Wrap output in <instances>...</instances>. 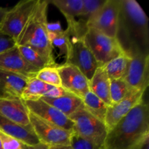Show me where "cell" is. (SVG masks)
<instances>
[{
    "label": "cell",
    "instance_id": "32",
    "mask_svg": "<svg viewBox=\"0 0 149 149\" xmlns=\"http://www.w3.org/2000/svg\"><path fill=\"white\" fill-rule=\"evenodd\" d=\"M49 146L46 144L42 143H39L34 145H27V144H23V149H49Z\"/></svg>",
    "mask_w": 149,
    "mask_h": 149
},
{
    "label": "cell",
    "instance_id": "15",
    "mask_svg": "<svg viewBox=\"0 0 149 149\" xmlns=\"http://www.w3.org/2000/svg\"><path fill=\"white\" fill-rule=\"evenodd\" d=\"M62 87H54L36 78L29 79L21 95L23 100H36L42 97H58L66 94Z\"/></svg>",
    "mask_w": 149,
    "mask_h": 149
},
{
    "label": "cell",
    "instance_id": "29",
    "mask_svg": "<svg viewBox=\"0 0 149 149\" xmlns=\"http://www.w3.org/2000/svg\"><path fill=\"white\" fill-rule=\"evenodd\" d=\"M70 147L71 149H101L98 148L94 143L88 140L79 136L77 133L73 131L70 138Z\"/></svg>",
    "mask_w": 149,
    "mask_h": 149
},
{
    "label": "cell",
    "instance_id": "7",
    "mask_svg": "<svg viewBox=\"0 0 149 149\" xmlns=\"http://www.w3.org/2000/svg\"><path fill=\"white\" fill-rule=\"evenodd\" d=\"M37 1L22 0L17 3L13 8L9 9L0 25V30L13 38L16 42Z\"/></svg>",
    "mask_w": 149,
    "mask_h": 149
},
{
    "label": "cell",
    "instance_id": "31",
    "mask_svg": "<svg viewBox=\"0 0 149 149\" xmlns=\"http://www.w3.org/2000/svg\"><path fill=\"white\" fill-rule=\"evenodd\" d=\"M16 42L13 38L5 34L0 30V54L16 46Z\"/></svg>",
    "mask_w": 149,
    "mask_h": 149
},
{
    "label": "cell",
    "instance_id": "33",
    "mask_svg": "<svg viewBox=\"0 0 149 149\" xmlns=\"http://www.w3.org/2000/svg\"><path fill=\"white\" fill-rule=\"evenodd\" d=\"M10 8H7V7H0V25H1V22H2L3 19H4V16L7 14V11L9 10Z\"/></svg>",
    "mask_w": 149,
    "mask_h": 149
},
{
    "label": "cell",
    "instance_id": "17",
    "mask_svg": "<svg viewBox=\"0 0 149 149\" xmlns=\"http://www.w3.org/2000/svg\"><path fill=\"white\" fill-rule=\"evenodd\" d=\"M0 114L18 125H31L29 111L22 99H0Z\"/></svg>",
    "mask_w": 149,
    "mask_h": 149
},
{
    "label": "cell",
    "instance_id": "14",
    "mask_svg": "<svg viewBox=\"0 0 149 149\" xmlns=\"http://www.w3.org/2000/svg\"><path fill=\"white\" fill-rule=\"evenodd\" d=\"M144 92L136 90L128 97L109 106L105 118V125L108 131L130 112L133 108L142 102Z\"/></svg>",
    "mask_w": 149,
    "mask_h": 149
},
{
    "label": "cell",
    "instance_id": "11",
    "mask_svg": "<svg viewBox=\"0 0 149 149\" xmlns=\"http://www.w3.org/2000/svg\"><path fill=\"white\" fill-rule=\"evenodd\" d=\"M29 112L43 120L68 131L74 130V122L55 107L42 100H23Z\"/></svg>",
    "mask_w": 149,
    "mask_h": 149
},
{
    "label": "cell",
    "instance_id": "36",
    "mask_svg": "<svg viewBox=\"0 0 149 149\" xmlns=\"http://www.w3.org/2000/svg\"><path fill=\"white\" fill-rule=\"evenodd\" d=\"M0 149H3V148H2V145H1V138H0Z\"/></svg>",
    "mask_w": 149,
    "mask_h": 149
},
{
    "label": "cell",
    "instance_id": "16",
    "mask_svg": "<svg viewBox=\"0 0 149 149\" xmlns=\"http://www.w3.org/2000/svg\"><path fill=\"white\" fill-rule=\"evenodd\" d=\"M29 79L0 70V99H21Z\"/></svg>",
    "mask_w": 149,
    "mask_h": 149
},
{
    "label": "cell",
    "instance_id": "18",
    "mask_svg": "<svg viewBox=\"0 0 149 149\" xmlns=\"http://www.w3.org/2000/svg\"><path fill=\"white\" fill-rule=\"evenodd\" d=\"M0 131L27 145L39 143V141L35 135L31 125L23 126L11 122L0 114Z\"/></svg>",
    "mask_w": 149,
    "mask_h": 149
},
{
    "label": "cell",
    "instance_id": "27",
    "mask_svg": "<svg viewBox=\"0 0 149 149\" xmlns=\"http://www.w3.org/2000/svg\"><path fill=\"white\" fill-rule=\"evenodd\" d=\"M17 47H18L19 51L21 53L22 56L24 58V59L29 64L33 65L37 69L41 70L44 68H46V67H55L51 65L45 58H44L42 55H39L34 49L26 46Z\"/></svg>",
    "mask_w": 149,
    "mask_h": 149
},
{
    "label": "cell",
    "instance_id": "2",
    "mask_svg": "<svg viewBox=\"0 0 149 149\" xmlns=\"http://www.w3.org/2000/svg\"><path fill=\"white\" fill-rule=\"evenodd\" d=\"M149 141V106L144 100L109 130L103 149H142Z\"/></svg>",
    "mask_w": 149,
    "mask_h": 149
},
{
    "label": "cell",
    "instance_id": "5",
    "mask_svg": "<svg viewBox=\"0 0 149 149\" xmlns=\"http://www.w3.org/2000/svg\"><path fill=\"white\" fill-rule=\"evenodd\" d=\"M83 39L93 53L98 67L103 66L123 53L116 38L107 36L95 29H87Z\"/></svg>",
    "mask_w": 149,
    "mask_h": 149
},
{
    "label": "cell",
    "instance_id": "25",
    "mask_svg": "<svg viewBox=\"0 0 149 149\" xmlns=\"http://www.w3.org/2000/svg\"><path fill=\"white\" fill-rule=\"evenodd\" d=\"M135 91L136 90L131 88L124 79L111 80L110 96L112 104L121 101Z\"/></svg>",
    "mask_w": 149,
    "mask_h": 149
},
{
    "label": "cell",
    "instance_id": "37",
    "mask_svg": "<svg viewBox=\"0 0 149 149\" xmlns=\"http://www.w3.org/2000/svg\"><path fill=\"white\" fill-rule=\"evenodd\" d=\"M101 149H103V148H101Z\"/></svg>",
    "mask_w": 149,
    "mask_h": 149
},
{
    "label": "cell",
    "instance_id": "23",
    "mask_svg": "<svg viewBox=\"0 0 149 149\" xmlns=\"http://www.w3.org/2000/svg\"><path fill=\"white\" fill-rule=\"evenodd\" d=\"M49 2L61 11L67 23L75 21L82 13L83 0H52Z\"/></svg>",
    "mask_w": 149,
    "mask_h": 149
},
{
    "label": "cell",
    "instance_id": "1",
    "mask_svg": "<svg viewBox=\"0 0 149 149\" xmlns=\"http://www.w3.org/2000/svg\"><path fill=\"white\" fill-rule=\"evenodd\" d=\"M115 38L130 58L149 55L148 18L135 0H121Z\"/></svg>",
    "mask_w": 149,
    "mask_h": 149
},
{
    "label": "cell",
    "instance_id": "20",
    "mask_svg": "<svg viewBox=\"0 0 149 149\" xmlns=\"http://www.w3.org/2000/svg\"><path fill=\"white\" fill-rule=\"evenodd\" d=\"M41 99L59 110L68 117L84 106L82 100L80 97L68 93L61 97H42Z\"/></svg>",
    "mask_w": 149,
    "mask_h": 149
},
{
    "label": "cell",
    "instance_id": "12",
    "mask_svg": "<svg viewBox=\"0 0 149 149\" xmlns=\"http://www.w3.org/2000/svg\"><path fill=\"white\" fill-rule=\"evenodd\" d=\"M0 70L22 76L29 79L36 77L39 71L24 59L17 45L0 54Z\"/></svg>",
    "mask_w": 149,
    "mask_h": 149
},
{
    "label": "cell",
    "instance_id": "3",
    "mask_svg": "<svg viewBox=\"0 0 149 149\" xmlns=\"http://www.w3.org/2000/svg\"><path fill=\"white\" fill-rule=\"evenodd\" d=\"M49 0H38L27 23L16 40L17 46H26L34 49L55 67L58 64L53 55V48L47 33V11Z\"/></svg>",
    "mask_w": 149,
    "mask_h": 149
},
{
    "label": "cell",
    "instance_id": "6",
    "mask_svg": "<svg viewBox=\"0 0 149 149\" xmlns=\"http://www.w3.org/2000/svg\"><path fill=\"white\" fill-rule=\"evenodd\" d=\"M69 118L74 122V132L88 140L98 148H103L108 132L104 122L89 113L84 106Z\"/></svg>",
    "mask_w": 149,
    "mask_h": 149
},
{
    "label": "cell",
    "instance_id": "35",
    "mask_svg": "<svg viewBox=\"0 0 149 149\" xmlns=\"http://www.w3.org/2000/svg\"><path fill=\"white\" fill-rule=\"evenodd\" d=\"M142 149H149V141H148V142L143 146V147Z\"/></svg>",
    "mask_w": 149,
    "mask_h": 149
},
{
    "label": "cell",
    "instance_id": "10",
    "mask_svg": "<svg viewBox=\"0 0 149 149\" xmlns=\"http://www.w3.org/2000/svg\"><path fill=\"white\" fill-rule=\"evenodd\" d=\"M61 78V87L68 93L74 95L82 100L90 91L89 80L77 67L64 63L58 67Z\"/></svg>",
    "mask_w": 149,
    "mask_h": 149
},
{
    "label": "cell",
    "instance_id": "28",
    "mask_svg": "<svg viewBox=\"0 0 149 149\" xmlns=\"http://www.w3.org/2000/svg\"><path fill=\"white\" fill-rule=\"evenodd\" d=\"M58 67H46L39 70L35 78L54 87H61Z\"/></svg>",
    "mask_w": 149,
    "mask_h": 149
},
{
    "label": "cell",
    "instance_id": "34",
    "mask_svg": "<svg viewBox=\"0 0 149 149\" xmlns=\"http://www.w3.org/2000/svg\"><path fill=\"white\" fill-rule=\"evenodd\" d=\"M49 149H71L70 146H51Z\"/></svg>",
    "mask_w": 149,
    "mask_h": 149
},
{
    "label": "cell",
    "instance_id": "4",
    "mask_svg": "<svg viewBox=\"0 0 149 149\" xmlns=\"http://www.w3.org/2000/svg\"><path fill=\"white\" fill-rule=\"evenodd\" d=\"M65 30L69 36V48L65 63L77 67L90 81L98 65L83 39V33L77 20L68 24Z\"/></svg>",
    "mask_w": 149,
    "mask_h": 149
},
{
    "label": "cell",
    "instance_id": "26",
    "mask_svg": "<svg viewBox=\"0 0 149 149\" xmlns=\"http://www.w3.org/2000/svg\"><path fill=\"white\" fill-rule=\"evenodd\" d=\"M106 0H83V10L77 21L82 27L87 29L90 19L99 11Z\"/></svg>",
    "mask_w": 149,
    "mask_h": 149
},
{
    "label": "cell",
    "instance_id": "13",
    "mask_svg": "<svg viewBox=\"0 0 149 149\" xmlns=\"http://www.w3.org/2000/svg\"><path fill=\"white\" fill-rule=\"evenodd\" d=\"M124 79L133 90L145 93L149 85V55H139L131 58Z\"/></svg>",
    "mask_w": 149,
    "mask_h": 149
},
{
    "label": "cell",
    "instance_id": "22",
    "mask_svg": "<svg viewBox=\"0 0 149 149\" xmlns=\"http://www.w3.org/2000/svg\"><path fill=\"white\" fill-rule=\"evenodd\" d=\"M131 58L122 53L105 64L103 67L109 79H124L127 71Z\"/></svg>",
    "mask_w": 149,
    "mask_h": 149
},
{
    "label": "cell",
    "instance_id": "21",
    "mask_svg": "<svg viewBox=\"0 0 149 149\" xmlns=\"http://www.w3.org/2000/svg\"><path fill=\"white\" fill-rule=\"evenodd\" d=\"M48 37L52 48L56 47L61 55L67 56L69 48V36L66 30H63L59 21L48 22L47 25Z\"/></svg>",
    "mask_w": 149,
    "mask_h": 149
},
{
    "label": "cell",
    "instance_id": "8",
    "mask_svg": "<svg viewBox=\"0 0 149 149\" xmlns=\"http://www.w3.org/2000/svg\"><path fill=\"white\" fill-rule=\"evenodd\" d=\"M29 120L39 142L48 146H69L73 131H68L43 120L29 112Z\"/></svg>",
    "mask_w": 149,
    "mask_h": 149
},
{
    "label": "cell",
    "instance_id": "24",
    "mask_svg": "<svg viewBox=\"0 0 149 149\" xmlns=\"http://www.w3.org/2000/svg\"><path fill=\"white\" fill-rule=\"evenodd\" d=\"M84 107L89 113L101 122H105L106 112L109 106L98 97L89 91L82 99Z\"/></svg>",
    "mask_w": 149,
    "mask_h": 149
},
{
    "label": "cell",
    "instance_id": "19",
    "mask_svg": "<svg viewBox=\"0 0 149 149\" xmlns=\"http://www.w3.org/2000/svg\"><path fill=\"white\" fill-rule=\"evenodd\" d=\"M110 84L111 80L103 67H98L89 81L90 91L103 100L108 106L112 105L110 96Z\"/></svg>",
    "mask_w": 149,
    "mask_h": 149
},
{
    "label": "cell",
    "instance_id": "30",
    "mask_svg": "<svg viewBox=\"0 0 149 149\" xmlns=\"http://www.w3.org/2000/svg\"><path fill=\"white\" fill-rule=\"evenodd\" d=\"M0 138L3 149H23V143L0 131Z\"/></svg>",
    "mask_w": 149,
    "mask_h": 149
},
{
    "label": "cell",
    "instance_id": "9",
    "mask_svg": "<svg viewBox=\"0 0 149 149\" xmlns=\"http://www.w3.org/2000/svg\"><path fill=\"white\" fill-rule=\"evenodd\" d=\"M121 0H106L99 11L87 24V29H93L115 38Z\"/></svg>",
    "mask_w": 149,
    "mask_h": 149
}]
</instances>
